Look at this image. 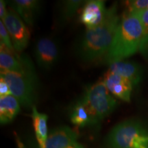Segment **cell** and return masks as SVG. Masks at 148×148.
Wrapping results in <instances>:
<instances>
[{
  "label": "cell",
  "instance_id": "9c48e42d",
  "mask_svg": "<svg viewBox=\"0 0 148 148\" xmlns=\"http://www.w3.org/2000/svg\"><path fill=\"white\" fill-rule=\"evenodd\" d=\"M106 10L104 1H88L82 8L79 19L86 29L94 28L102 23L106 16Z\"/></svg>",
  "mask_w": 148,
  "mask_h": 148
},
{
  "label": "cell",
  "instance_id": "44dd1931",
  "mask_svg": "<svg viewBox=\"0 0 148 148\" xmlns=\"http://www.w3.org/2000/svg\"><path fill=\"white\" fill-rule=\"evenodd\" d=\"M11 95L12 92L7 82L2 77H0V98Z\"/></svg>",
  "mask_w": 148,
  "mask_h": 148
},
{
  "label": "cell",
  "instance_id": "5bb4252c",
  "mask_svg": "<svg viewBox=\"0 0 148 148\" xmlns=\"http://www.w3.org/2000/svg\"><path fill=\"white\" fill-rule=\"evenodd\" d=\"M32 119L35 135L39 148H45L48 137L47 114L38 112L36 106L32 108Z\"/></svg>",
  "mask_w": 148,
  "mask_h": 148
},
{
  "label": "cell",
  "instance_id": "7c38bea8",
  "mask_svg": "<svg viewBox=\"0 0 148 148\" xmlns=\"http://www.w3.org/2000/svg\"><path fill=\"white\" fill-rule=\"evenodd\" d=\"M108 71L125 77L134 85H137L143 76V70L139 64L132 62L121 61L110 64Z\"/></svg>",
  "mask_w": 148,
  "mask_h": 148
},
{
  "label": "cell",
  "instance_id": "2e32d148",
  "mask_svg": "<svg viewBox=\"0 0 148 148\" xmlns=\"http://www.w3.org/2000/svg\"><path fill=\"white\" fill-rule=\"evenodd\" d=\"M70 119L71 123L77 127H84L92 124L89 111L81 99L75 103L72 108Z\"/></svg>",
  "mask_w": 148,
  "mask_h": 148
},
{
  "label": "cell",
  "instance_id": "7402d4cb",
  "mask_svg": "<svg viewBox=\"0 0 148 148\" xmlns=\"http://www.w3.org/2000/svg\"><path fill=\"white\" fill-rule=\"evenodd\" d=\"M7 11L8 10H6V8H5V1L1 0L0 1V18H1V20H3V18L6 15Z\"/></svg>",
  "mask_w": 148,
  "mask_h": 148
},
{
  "label": "cell",
  "instance_id": "d6986e66",
  "mask_svg": "<svg viewBox=\"0 0 148 148\" xmlns=\"http://www.w3.org/2000/svg\"><path fill=\"white\" fill-rule=\"evenodd\" d=\"M0 38H1L0 43L3 44L11 51H15L13 45H12V41H11L10 35H9L8 30H7L6 27H5L2 21H0Z\"/></svg>",
  "mask_w": 148,
  "mask_h": 148
},
{
  "label": "cell",
  "instance_id": "8fae6325",
  "mask_svg": "<svg viewBox=\"0 0 148 148\" xmlns=\"http://www.w3.org/2000/svg\"><path fill=\"white\" fill-rule=\"evenodd\" d=\"M77 134L63 125L53 130L48 135L45 148H67L77 143Z\"/></svg>",
  "mask_w": 148,
  "mask_h": 148
},
{
  "label": "cell",
  "instance_id": "30bf717a",
  "mask_svg": "<svg viewBox=\"0 0 148 148\" xmlns=\"http://www.w3.org/2000/svg\"><path fill=\"white\" fill-rule=\"evenodd\" d=\"M103 82L112 95L126 102L130 101L133 84L125 77L107 71L103 78Z\"/></svg>",
  "mask_w": 148,
  "mask_h": 148
},
{
  "label": "cell",
  "instance_id": "6da1fadb",
  "mask_svg": "<svg viewBox=\"0 0 148 148\" xmlns=\"http://www.w3.org/2000/svg\"><path fill=\"white\" fill-rule=\"evenodd\" d=\"M121 21L116 4L107 8L106 16L100 25L86 31L77 48V53L84 62H92L104 58L113 41Z\"/></svg>",
  "mask_w": 148,
  "mask_h": 148
},
{
  "label": "cell",
  "instance_id": "7a4b0ae2",
  "mask_svg": "<svg viewBox=\"0 0 148 148\" xmlns=\"http://www.w3.org/2000/svg\"><path fill=\"white\" fill-rule=\"evenodd\" d=\"M143 25L139 14L127 11L121 18L111 47L103 58L112 64L123 61L139 51L143 40Z\"/></svg>",
  "mask_w": 148,
  "mask_h": 148
},
{
  "label": "cell",
  "instance_id": "ac0fdd59",
  "mask_svg": "<svg viewBox=\"0 0 148 148\" xmlns=\"http://www.w3.org/2000/svg\"><path fill=\"white\" fill-rule=\"evenodd\" d=\"M82 2V1L79 0H69L65 1L62 12L64 19H69L71 18L76 12Z\"/></svg>",
  "mask_w": 148,
  "mask_h": 148
},
{
  "label": "cell",
  "instance_id": "3957f363",
  "mask_svg": "<svg viewBox=\"0 0 148 148\" xmlns=\"http://www.w3.org/2000/svg\"><path fill=\"white\" fill-rule=\"evenodd\" d=\"M106 143L109 148H148V132L138 121L126 120L111 130Z\"/></svg>",
  "mask_w": 148,
  "mask_h": 148
},
{
  "label": "cell",
  "instance_id": "ba28073f",
  "mask_svg": "<svg viewBox=\"0 0 148 148\" xmlns=\"http://www.w3.org/2000/svg\"><path fill=\"white\" fill-rule=\"evenodd\" d=\"M0 68L1 71L23 73L34 69L27 58L20 57L15 51H11L0 43Z\"/></svg>",
  "mask_w": 148,
  "mask_h": 148
},
{
  "label": "cell",
  "instance_id": "5b68a950",
  "mask_svg": "<svg viewBox=\"0 0 148 148\" xmlns=\"http://www.w3.org/2000/svg\"><path fill=\"white\" fill-rule=\"evenodd\" d=\"M0 77L7 82L12 95L22 106L27 108H32L34 106L38 84L34 69L23 73L1 71Z\"/></svg>",
  "mask_w": 148,
  "mask_h": 148
},
{
  "label": "cell",
  "instance_id": "ffe728a7",
  "mask_svg": "<svg viewBox=\"0 0 148 148\" xmlns=\"http://www.w3.org/2000/svg\"><path fill=\"white\" fill-rule=\"evenodd\" d=\"M128 12H140L147 10L148 8V0H135L127 3Z\"/></svg>",
  "mask_w": 148,
  "mask_h": 148
},
{
  "label": "cell",
  "instance_id": "52a82bcc",
  "mask_svg": "<svg viewBox=\"0 0 148 148\" xmlns=\"http://www.w3.org/2000/svg\"><path fill=\"white\" fill-rule=\"evenodd\" d=\"M60 48L58 42L51 37H42L34 46L36 63L41 69L49 70L58 62Z\"/></svg>",
  "mask_w": 148,
  "mask_h": 148
},
{
  "label": "cell",
  "instance_id": "9a60e30c",
  "mask_svg": "<svg viewBox=\"0 0 148 148\" xmlns=\"http://www.w3.org/2000/svg\"><path fill=\"white\" fill-rule=\"evenodd\" d=\"M20 111V103L12 95L0 98V122L1 124L10 123Z\"/></svg>",
  "mask_w": 148,
  "mask_h": 148
},
{
  "label": "cell",
  "instance_id": "277c9868",
  "mask_svg": "<svg viewBox=\"0 0 148 148\" xmlns=\"http://www.w3.org/2000/svg\"><path fill=\"white\" fill-rule=\"evenodd\" d=\"M81 99L89 111L92 124L110 115L116 106V100L111 96L102 79L88 86Z\"/></svg>",
  "mask_w": 148,
  "mask_h": 148
},
{
  "label": "cell",
  "instance_id": "4fadbf2b",
  "mask_svg": "<svg viewBox=\"0 0 148 148\" xmlns=\"http://www.w3.org/2000/svg\"><path fill=\"white\" fill-rule=\"evenodd\" d=\"M10 3L12 8L16 11L25 23L29 25L34 24L39 10V1L36 0H14Z\"/></svg>",
  "mask_w": 148,
  "mask_h": 148
},
{
  "label": "cell",
  "instance_id": "cb8c5ba5",
  "mask_svg": "<svg viewBox=\"0 0 148 148\" xmlns=\"http://www.w3.org/2000/svg\"><path fill=\"white\" fill-rule=\"evenodd\" d=\"M67 148H85V147L82 145H81L80 143H79L78 142H77L76 143H75V144H73V145L69 146V147Z\"/></svg>",
  "mask_w": 148,
  "mask_h": 148
},
{
  "label": "cell",
  "instance_id": "e0dca14e",
  "mask_svg": "<svg viewBox=\"0 0 148 148\" xmlns=\"http://www.w3.org/2000/svg\"><path fill=\"white\" fill-rule=\"evenodd\" d=\"M143 25V40L140 47V52L146 56L148 54V10L138 12Z\"/></svg>",
  "mask_w": 148,
  "mask_h": 148
},
{
  "label": "cell",
  "instance_id": "603a6c76",
  "mask_svg": "<svg viewBox=\"0 0 148 148\" xmlns=\"http://www.w3.org/2000/svg\"><path fill=\"white\" fill-rule=\"evenodd\" d=\"M15 137H16V145H17V148H27L24 145V144L22 143V141L20 139V138L17 136V134H15Z\"/></svg>",
  "mask_w": 148,
  "mask_h": 148
},
{
  "label": "cell",
  "instance_id": "8992f818",
  "mask_svg": "<svg viewBox=\"0 0 148 148\" xmlns=\"http://www.w3.org/2000/svg\"><path fill=\"white\" fill-rule=\"evenodd\" d=\"M10 35L14 50L21 52L27 47L30 38L28 27L13 8H9L3 20Z\"/></svg>",
  "mask_w": 148,
  "mask_h": 148
}]
</instances>
